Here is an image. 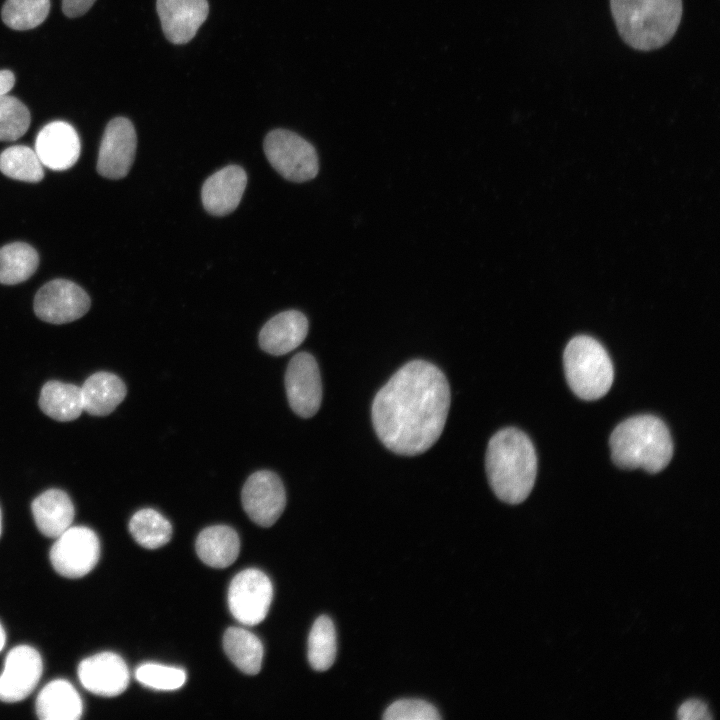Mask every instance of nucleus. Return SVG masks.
Instances as JSON below:
<instances>
[{
  "label": "nucleus",
  "instance_id": "nucleus-1",
  "mask_svg": "<svg viewBox=\"0 0 720 720\" xmlns=\"http://www.w3.org/2000/svg\"><path fill=\"white\" fill-rule=\"evenodd\" d=\"M450 398L444 373L430 362L413 360L377 392L371 409L374 430L390 451L422 454L441 436Z\"/></svg>",
  "mask_w": 720,
  "mask_h": 720
},
{
  "label": "nucleus",
  "instance_id": "nucleus-2",
  "mask_svg": "<svg viewBox=\"0 0 720 720\" xmlns=\"http://www.w3.org/2000/svg\"><path fill=\"white\" fill-rule=\"evenodd\" d=\"M489 484L503 502L519 504L531 493L537 474V457L529 437L514 427L495 433L485 460Z\"/></svg>",
  "mask_w": 720,
  "mask_h": 720
},
{
  "label": "nucleus",
  "instance_id": "nucleus-3",
  "mask_svg": "<svg viewBox=\"0 0 720 720\" xmlns=\"http://www.w3.org/2000/svg\"><path fill=\"white\" fill-rule=\"evenodd\" d=\"M613 462L623 469L663 470L671 461L673 442L665 423L653 415H637L618 424L609 439Z\"/></svg>",
  "mask_w": 720,
  "mask_h": 720
},
{
  "label": "nucleus",
  "instance_id": "nucleus-4",
  "mask_svg": "<svg viewBox=\"0 0 720 720\" xmlns=\"http://www.w3.org/2000/svg\"><path fill=\"white\" fill-rule=\"evenodd\" d=\"M610 5L622 39L642 51L665 45L682 16V0H610Z\"/></svg>",
  "mask_w": 720,
  "mask_h": 720
},
{
  "label": "nucleus",
  "instance_id": "nucleus-5",
  "mask_svg": "<svg viewBox=\"0 0 720 720\" xmlns=\"http://www.w3.org/2000/svg\"><path fill=\"white\" fill-rule=\"evenodd\" d=\"M563 364L571 390L581 399L596 400L610 389L613 365L604 347L589 336H576L567 344Z\"/></svg>",
  "mask_w": 720,
  "mask_h": 720
},
{
  "label": "nucleus",
  "instance_id": "nucleus-6",
  "mask_svg": "<svg viewBox=\"0 0 720 720\" xmlns=\"http://www.w3.org/2000/svg\"><path fill=\"white\" fill-rule=\"evenodd\" d=\"M263 148L271 166L286 180L297 183L309 181L319 171L313 145L292 131H270L264 139Z\"/></svg>",
  "mask_w": 720,
  "mask_h": 720
},
{
  "label": "nucleus",
  "instance_id": "nucleus-7",
  "mask_svg": "<svg viewBox=\"0 0 720 720\" xmlns=\"http://www.w3.org/2000/svg\"><path fill=\"white\" fill-rule=\"evenodd\" d=\"M100 542L88 527L70 526L56 537L50 550V561L57 573L67 578H80L97 564Z\"/></svg>",
  "mask_w": 720,
  "mask_h": 720
},
{
  "label": "nucleus",
  "instance_id": "nucleus-8",
  "mask_svg": "<svg viewBox=\"0 0 720 720\" xmlns=\"http://www.w3.org/2000/svg\"><path fill=\"white\" fill-rule=\"evenodd\" d=\"M273 598V586L262 571L246 569L238 573L228 589V606L241 624L254 626L262 622Z\"/></svg>",
  "mask_w": 720,
  "mask_h": 720
},
{
  "label": "nucleus",
  "instance_id": "nucleus-9",
  "mask_svg": "<svg viewBox=\"0 0 720 720\" xmlns=\"http://www.w3.org/2000/svg\"><path fill=\"white\" fill-rule=\"evenodd\" d=\"M90 304V297L79 285L66 279H55L36 293L34 311L45 322L65 324L84 316Z\"/></svg>",
  "mask_w": 720,
  "mask_h": 720
},
{
  "label": "nucleus",
  "instance_id": "nucleus-10",
  "mask_svg": "<svg viewBox=\"0 0 720 720\" xmlns=\"http://www.w3.org/2000/svg\"><path fill=\"white\" fill-rule=\"evenodd\" d=\"M242 505L246 514L262 527L272 526L286 505V493L280 478L273 472L261 470L245 482Z\"/></svg>",
  "mask_w": 720,
  "mask_h": 720
},
{
  "label": "nucleus",
  "instance_id": "nucleus-11",
  "mask_svg": "<svg viewBox=\"0 0 720 720\" xmlns=\"http://www.w3.org/2000/svg\"><path fill=\"white\" fill-rule=\"evenodd\" d=\"M137 137L132 122L116 117L106 126L97 160L98 173L108 179L124 178L134 162Z\"/></svg>",
  "mask_w": 720,
  "mask_h": 720
},
{
  "label": "nucleus",
  "instance_id": "nucleus-12",
  "mask_svg": "<svg viewBox=\"0 0 720 720\" xmlns=\"http://www.w3.org/2000/svg\"><path fill=\"white\" fill-rule=\"evenodd\" d=\"M285 388L292 410L303 418L319 410L322 399L320 372L316 360L300 352L290 360L285 374Z\"/></svg>",
  "mask_w": 720,
  "mask_h": 720
},
{
  "label": "nucleus",
  "instance_id": "nucleus-13",
  "mask_svg": "<svg viewBox=\"0 0 720 720\" xmlns=\"http://www.w3.org/2000/svg\"><path fill=\"white\" fill-rule=\"evenodd\" d=\"M43 671L39 652L28 645L12 648L0 675V700L6 703L27 698L36 688Z\"/></svg>",
  "mask_w": 720,
  "mask_h": 720
},
{
  "label": "nucleus",
  "instance_id": "nucleus-14",
  "mask_svg": "<svg viewBox=\"0 0 720 720\" xmlns=\"http://www.w3.org/2000/svg\"><path fill=\"white\" fill-rule=\"evenodd\" d=\"M78 678L89 692L115 697L126 690L130 677L128 667L119 655L101 652L80 662Z\"/></svg>",
  "mask_w": 720,
  "mask_h": 720
},
{
  "label": "nucleus",
  "instance_id": "nucleus-15",
  "mask_svg": "<svg viewBox=\"0 0 720 720\" xmlns=\"http://www.w3.org/2000/svg\"><path fill=\"white\" fill-rule=\"evenodd\" d=\"M81 144L78 133L64 121L45 125L35 141V152L43 166L63 171L71 168L78 160Z\"/></svg>",
  "mask_w": 720,
  "mask_h": 720
},
{
  "label": "nucleus",
  "instance_id": "nucleus-16",
  "mask_svg": "<svg viewBox=\"0 0 720 720\" xmlns=\"http://www.w3.org/2000/svg\"><path fill=\"white\" fill-rule=\"evenodd\" d=\"M156 7L163 32L174 44L189 42L209 12L207 0H157Z\"/></svg>",
  "mask_w": 720,
  "mask_h": 720
},
{
  "label": "nucleus",
  "instance_id": "nucleus-17",
  "mask_svg": "<svg viewBox=\"0 0 720 720\" xmlns=\"http://www.w3.org/2000/svg\"><path fill=\"white\" fill-rule=\"evenodd\" d=\"M247 185V174L238 165H228L209 176L201 189L202 204L214 216H224L239 205Z\"/></svg>",
  "mask_w": 720,
  "mask_h": 720
},
{
  "label": "nucleus",
  "instance_id": "nucleus-18",
  "mask_svg": "<svg viewBox=\"0 0 720 720\" xmlns=\"http://www.w3.org/2000/svg\"><path fill=\"white\" fill-rule=\"evenodd\" d=\"M308 327V320L300 311L281 312L262 327L259 334L260 347L269 354L284 355L305 340Z\"/></svg>",
  "mask_w": 720,
  "mask_h": 720
},
{
  "label": "nucleus",
  "instance_id": "nucleus-19",
  "mask_svg": "<svg viewBox=\"0 0 720 720\" xmlns=\"http://www.w3.org/2000/svg\"><path fill=\"white\" fill-rule=\"evenodd\" d=\"M31 509L37 528L50 538L62 534L74 519L72 501L60 489H49L40 494L32 502Z\"/></svg>",
  "mask_w": 720,
  "mask_h": 720
},
{
  "label": "nucleus",
  "instance_id": "nucleus-20",
  "mask_svg": "<svg viewBox=\"0 0 720 720\" xmlns=\"http://www.w3.org/2000/svg\"><path fill=\"white\" fill-rule=\"evenodd\" d=\"M36 714L42 720H77L82 716V699L67 680L57 679L46 684L35 703Z\"/></svg>",
  "mask_w": 720,
  "mask_h": 720
},
{
  "label": "nucleus",
  "instance_id": "nucleus-21",
  "mask_svg": "<svg viewBox=\"0 0 720 720\" xmlns=\"http://www.w3.org/2000/svg\"><path fill=\"white\" fill-rule=\"evenodd\" d=\"M83 411L94 416H106L124 400L127 389L115 374L97 372L80 387Z\"/></svg>",
  "mask_w": 720,
  "mask_h": 720
},
{
  "label": "nucleus",
  "instance_id": "nucleus-22",
  "mask_svg": "<svg viewBox=\"0 0 720 720\" xmlns=\"http://www.w3.org/2000/svg\"><path fill=\"white\" fill-rule=\"evenodd\" d=\"M200 560L213 568H226L238 557L240 540L236 531L228 526L207 527L200 532L195 544Z\"/></svg>",
  "mask_w": 720,
  "mask_h": 720
},
{
  "label": "nucleus",
  "instance_id": "nucleus-23",
  "mask_svg": "<svg viewBox=\"0 0 720 720\" xmlns=\"http://www.w3.org/2000/svg\"><path fill=\"white\" fill-rule=\"evenodd\" d=\"M39 406L54 420H75L83 411L81 389L74 384L48 381L41 389Z\"/></svg>",
  "mask_w": 720,
  "mask_h": 720
},
{
  "label": "nucleus",
  "instance_id": "nucleus-24",
  "mask_svg": "<svg viewBox=\"0 0 720 720\" xmlns=\"http://www.w3.org/2000/svg\"><path fill=\"white\" fill-rule=\"evenodd\" d=\"M228 658L243 673L256 675L262 667L263 645L253 633L239 627H230L223 637Z\"/></svg>",
  "mask_w": 720,
  "mask_h": 720
},
{
  "label": "nucleus",
  "instance_id": "nucleus-25",
  "mask_svg": "<svg viewBox=\"0 0 720 720\" xmlns=\"http://www.w3.org/2000/svg\"><path fill=\"white\" fill-rule=\"evenodd\" d=\"M38 264V253L29 244H7L0 248V283L14 285L24 282L34 274Z\"/></svg>",
  "mask_w": 720,
  "mask_h": 720
},
{
  "label": "nucleus",
  "instance_id": "nucleus-26",
  "mask_svg": "<svg viewBox=\"0 0 720 720\" xmlns=\"http://www.w3.org/2000/svg\"><path fill=\"white\" fill-rule=\"evenodd\" d=\"M129 531L134 540L147 549H157L165 545L172 536L170 522L151 508L141 509L131 517Z\"/></svg>",
  "mask_w": 720,
  "mask_h": 720
},
{
  "label": "nucleus",
  "instance_id": "nucleus-27",
  "mask_svg": "<svg viewBox=\"0 0 720 720\" xmlns=\"http://www.w3.org/2000/svg\"><path fill=\"white\" fill-rule=\"evenodd\" d=\"M337 652L336 632L332 620L325 615L318 617L308 637V661L316 671L328 670Z\"/></svg>",
  "mask_w": 720,
  "mask_h": 720
},
{
  "label": "nucleus",
  "instance_id": "nucleus-28",
  "mask_svg": "<svg viewBox=\"0 0 720 720\" xmlns=\"http://www.w3.org/2000/svg\"><path fill=\"white\" fill-rule=\"evenodd\" d=\"M0 171L9 178L36 183L43 179V165L35 152L28 146L16 145L0 154Z\"/></svg>",
  "mask_w": 720,
  "mask_h": 720
},
{
  "label": "nucleus",
  "instance_id": "nucleus-29",
  "mask_svg": "<svg viewBox=\"0 0 720 720\" xmlns=\"http://www.w3.org/2000/svg\"><path fill=\"white\" fill-rule=\"evenodd\" d=\"M50 0H7L2 7V20L11 29L29 30L39 26L48 16Z\"/></svg>",
  "mask_w": 720,
  "mask_h": 720
},
{
  "label": "nucleus",
  "instance_id": "nucleus-30",
  "mask_svg": "<svg viewBox=\"0 0 720 720\" xmlns=\"http://www.w3.org/2000/svg\"><path fill=\"white\" fill-rule=\"evenodd\" d=\"M30 112L17 98L8 94L0 97V141H15L30 125Z\"/></svg>",
  "mask_w": 720,
  "mask_h": 720
},
{
  "label": "nucleus",
  "instance_id": "nucleus-31",
  "mask_svg": "<svg viewBox=\"0 0 720 720\" xmlns=\"http://www.w3.org/2000/svg\"><path fill=\"white\" fill-rule=\"evenodd\" d=\"M137 681L143 686L161 691H173L186 682V672L177 667L145 663L135 671Z\"/></svg>",
  "mask_w": 720,
  "mask_h": 720
},
{
  "label": "nucleus",
  "instance_id": "nucleus-32",
  "mask_svg": "<svg viewBox=\"0 0 720 720\" xmlns=\"http://www.w3.org/2000/svg\"><path fill=\"white\" fill-rule=\"evenodd\" d=\"M386 720H438V710L429 702L421 699H400L385 710Z\"/></svg>",
  "mask_w": 720,
  "mask_h": 720
},
{
  "label": "nucleus",
  "instance_id": "nucleus-33",
  "mask_svg": "<svg viewBox=\"0 0 720 720\" xmlns=\"http://www.w3.org/2000/svg\"><path fill=\"white\" fill-rule=\"evenodd\" d=\"M680 720H708L712 718L708 706L699 699H689L683 702L677 710Z\"/></svg>",
  "mask_w": 720,
  "mask_h": 720
},
{
  "label": "nucleus",
  "instance_id": "nucleus-34",
  "mask_svg": "<svg viewBox=\"0 0 720 720\" xmlns=\"http://www.w3.org/2000/svg\"><path fill=\"white\" fill-rule=\"evenodd\" d=\"M96 0H62V11L70 18L82 16Z\"/></svg>",
  "mask_w": 720,
  "mask_h": 720
},
{
  "label": "nucleus",
  "instance_id": "nucleus-35",
  "mask_svg": "<svg viewBox=\"0 0 720 720\" xmlns=\"http://www.w3.org/2000/svg\"><path fill=\"white\" fill-rule=\"evenodd\" d=\"M14 84V74L9 70H0V97L8 94Z\"/></svg>",
  "mask_w": 720,
  "mask_h": 720
},
{
  "label": "nucleus",
  "instance_id": "nucleus-36",
  "mask_svg": "<svg viewBox=\"0 0 720 720\" xmlns=\"http://www.w3.org/2000/svg\"><path fill=\"white\" fill-rule=\"evenodd\" d=\"M5 642H6V634H5V631L2 627V625L0 624V652L4 648Z\"/></svg>",
  "mask_w": 720,
  "mask_h": 720
},
{
  "label": "nucleus",
  "instance_id": "nucleus-37",
  "mask_svg": "<svg viewBox=\"0 0 720 720\" xmlns=\"http://www.w3.org/2000/svg\"><path fill=\"white\" fill-rule=\"evenodd\" d=\"M1 529H2V520H1V510H0V535H1Z\"/></svg>",
  "mask_w": 720,
  "mask_h": 720
}]
</instances>
